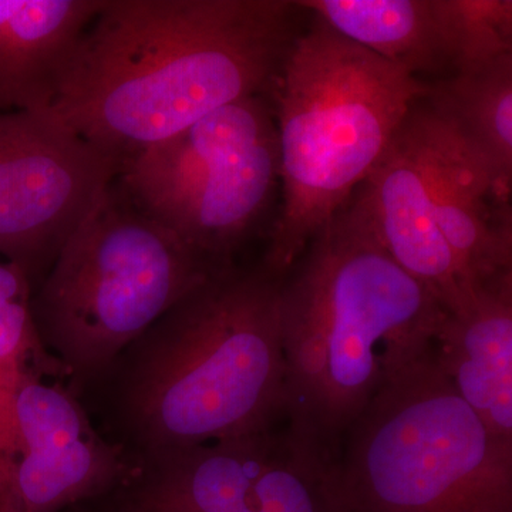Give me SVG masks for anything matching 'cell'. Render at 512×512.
<instances>
[{
  "label": "cell",
  "instance_id": "2e32d148",
  "mask_svg": "<svg viewBox=\"0 0 512 512\" xmlns=\"http://www.w3.org/2000/svg\"><path fill=\"white\" fill-rule=\"evenodd\" d=\"M427 86L426 106L487 178L495 204L511 210L512 53Z\"/></svg>",
  "mask_w": 512,
  "mask_h": 512
},
{
  "label": "cell",
  "instance_id": "ffe728a7",
  "mask_svg": "<svg viewBox=\"0 0 512 512\" xmlns=\"http://www.w3.org/2000/svg\"><path fill=\"white\" fill-rule=\"evenodd\" d=\"M64 512H126L121 510L119 505L111 501L109 495L97 498V500L86 501V503L74 505Z\"/></svg>",
  "mask_w": 512,
  "mask_h": 512
},
{
  "label": "cell",
  "instance_id": "e0dca14e",
  "mask_svg": "<svg viewBox=\"0 0 512 512\" xmlns=\"http://www.w3.org/2000/svg\"><path fill=\"white\" fill-rule=\"evenodd\" d=\"M350 42L420 79L450 70L434 0H302Z\"/></svg>",
  "mask_w": 512,
  "mask_h": 512
},
{
  "label": "cell",
  "instance_id": "ac0fdd59",
  "mask_svg": "<svg viewBox=\"0 0 512 512\" xmlns=\"http://www.w3.org/2000/svg\"><path fill=\"white\" fill-rule=\"evenodd\" d=\"M28 276L0 258V493L18 456L13 404L20 383L40 376L67 383V373L47 352L32 315Z\"/></svg>",
  "mask_w": 512,
  "mask_h": 512
},
{
  "label": "cell",
  "instance_id": "4fadbf2b",
  "mask_svg": "<svg viewBox=\"0 0 512 512\" xmlns=\"http://www.w3.org/2000/svg\"><path fill=\"white\" fill-rule=\"evenodd\" d=\"M433 356L485 426L512 441V271L478 286L460 311L447 312Z\"/></svg>",
  "mask_w": 512,
  "mask_h": 512
},
{
  "label": "cell",
  "instance_id": "5b68a950",
  "mask_svg": "<svg viewBox=\"0 0 512 512\" xmlns=\"http://www.w3.org/2000/svg\"><path fill=\"white\" fill-rule=\"evenodd\" d=\"M217 269L141 211L116 178L33 291L37 333L80 396Z\"/></svg>",
  "mask_w": 512,
  "mask_h": 512
},
{
  "label": "cell",
  "instance_id": "9a60e30c",
  "mask_svg": "<svg viewBox=\"0 0 512 512\" xmlns=\"http://www.w3.org/2000/svg\"><path fill=\"white\" fill-rule=\"evenodd\" d=\"M271 123L274 113L266 96L228 104L130 158L117 180L141 211L161 222L212 165Z\"/></svg>",
  "mask_w": 512,
  "mask_h": 512
},
{
  "label": "cell",
  "instance_id": "3957f363",
  "mask_svg": "<svg viewBox=\"0 0 512 512\" xmlns=\"http://www.w3.org/2000/svg\"><path fill=\"white\" fill-rule=\"evenodd\" d=\"M446 315L383 248L353 194L282 285L286 421L339 454L376 394L433 350Z\"/></svg>",
  "mask_w": 512,
  "mask_h": 512
},
{
  "label": "cell",
  "instance_id": "d6986e66",
  "mask_svg": "<svg viewBox=\"0 0 512 512\" xmlns=\"http://www.w3.org/2000/svg\"><path fill=\"white\" fill-rule=\"evenodd\" d=\"M451 74L512 53L511 0H434Z\"/></svg>",
  "mask_w": 512,
  "mask_h": 512
},
{
  "label": "cell",
  "instance_id": "8992f818",
  "mask_svg": "<svg viewBox=\"0 0 512 512\" xmlns=\"http://www.w3.org/2000/svg\"><path fill=\"white\" fill-rule=\"evenodd\" d=\"M339 470L349 512H512V441L461 399L433 350L350 424Z\"/></svg>",
  "mask_w": 512,
  "mask_h": 512
},
{
  "label": "cell",
  "instance_id": "7c38bea8",
  "mask_svg": "<svg viewBox=\"0 0 512 512\" xmlns=\"http://www.w3.org/2000/svg\"><path fill=\"white\" fill-rule=\"evenodd\" d=\"M420 110L437 224L470 298L478 286L512 271V212L495 204L487 178L423 97Z\"/></svg>",
  "mask_w": 512,
  "mask_h": 512
},
{
  "label": "cell",
  "instance_id": "9c48e42d",
  "mask_svg": "<svg viewBox=\"0 0 512 512\" xmlns=\"http://www.w3.org/2000/svg\"><path fill=\"white\" fill-rule=\"evenodd\" d=\"M18 456L0 512H64L126 483L136 458L107 439L60 380L28 376L13 404Z\"/></svg>",
  "mask_w": 512,
  "mask_h": 512
},
{
  "label": "cell",
  "instance_id": "277c9868",
  "mask_svg": "<svg viewBox=\"0 0 512 512\" xmlns=\"http://www.w3.org/2000/svg\"><path fill=\"white\" fill-rule=\"evenodd\" d=\"M427 90V83L308 13L266 94L282 185L262 262L272 274L285 278L348 204Z\"/></svg>",
  "mask_w": 512,
  "mask_h": 512
},
{
  "label": "cell",
  "instance_id": "30bf717a",
  "mask_svg": "<svg viewBox=\"0 0 512 512\" xmlns=\"http://www.w3.org/2000/svg\"><path fill=\"white\" fill-rule=\"evenodd\" d=\"M355 195L394 261L430 289L447 312L460 311L471 296L437 224L420 100Z\"/></svg>",
  "mask_w": 512,
  "mask_h": 512
},
{
  "label": "cell",
  "instance_id": "7a4b0ae2",
  "mask_svg": "<svg viewBox=\"0 0 512 512\" xmlns=\"http://www.w3.org/2000/svg\"><path fill=\"white\" fill-rule=\"evenodd\" d=\"M282 276L212 272L80 394L134 458L271 429L286 420Z\"/></svg>",
  "mask_w": 512,
  "mask_h": 512
},
{
  "label": "cell",
  "instance_id": "5bb4252c",
  "mask_svg": "<svg viewBox=\"0 0 512 512\" xmlns=\"http://www.w3.org/2000/svg\"><path fill=\"white\" fill-rule=\"evenodd\" d=\"M103 0H0V114L52 109Z\"/></svg>",
  "mask_w": 512,
  "mask_h": 512
},
{
  "label": "cell",
  "instance_id": "8fae6325",
  "mask_svg": "<svg viewBox=\"0 0 512 512\" xmlns=\"http://www.w3.org/2000/svg\"><path fill=\"white\" fill-rule=\"evenodd\" d=\"M278 183L274 120L212 165L161 224L211 265H232L264 217Z\"/></svg>",
  "mask_w": 512,
  "mask_h": 512
},
{
  "label": "cell",
  "instance_id": "6da1fadb",
  "mask_svg": "<svg viewBox=\"0 0 512 512\" xmlns=\"http://www.w3.org/2000/svg\"><path fill=\"white\" fill-rule=\"evenodd\" d=\"M302 13L289 0H103L52 110L123 167L228 104L266 96Z\"/></svg>",
  "mask_w": 512,
  "mask_h": 512
},
{
  "label": "cell",
  "instance_id": "52a82bcc",
  "mask_svg": "<svg viewBox=\"0 0 512 512\" xmlns=\"http://www.w3.org/2000/svg\"><path fill=\"white\" fill-rule=\"evenodd\" d=\"M109 497L126 512H349L339 454L286 420L138 457Z\"/></svg>",
  "mask_w": 512,
  "mask_h": 512
},
{
  "label": "cell",
  "instance_id": "ba28073f",
  "mask_svg": "<svg viewBox=\"0 0 512 512\" xmlns=\"http://www.w3.org/2000/svg\"><path fill=\"white\" fill-rule=\"evenodd\" d=\"M120 170L52 109L0 114V258L33 291Z\"/></svg>",
  "mask_w": 512,
  "mask_h": 512
}]
</instances>
